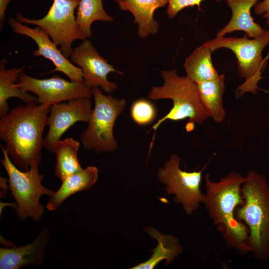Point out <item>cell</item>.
Wrapping results in <instances>:
<instances>
[{
  "instance_id": "obj_1",
  "label": "cell",
  "mask_w": 269,
  "mask_h": 269,
  "mask_svg": "<svg viewBox=\"0 0 269 269\" xmlns=\"http://www.w3.org/2000/svg\"><path fill=\"white\" fill-rule=\"evenodd\" d=\"M50 106L30 102L17 106L0 117V139L13 163L22 171L42 161L43 132L48 126Z\"/></svg>"
},
{
  "instance_id": "obj_6",
  "label": "cell",
  "mask_w": 269,
  "mask_h": 269,
  "mask_svg": "<svg viewBox=\"0 0 269 269\" xmlns=\"http://www.w3.org/2000/svg\"><path fill=\"white\" fill-rule=\"evenodd\" d=\"M95 106L88 125L82 133L80 141L87 150L96 152H109L118 148L114 136L113 128L118 117L124 111L126 100H118L104 95L98 87L92 88Z\"/></svg>"
},
{
  "instance_id": "obj_20",
  "label": "cell",
  "mask_w": 269,
  "mask_h": 269,
  "mask_svg": "<svg viewBox=\"0 0 269 269\" xmlns=\"http://www.w3.org/2000/svg\"><path fill=\"white\" fill-rule=\"evenodd\" d=\"M6 60L2 59L0 62V117L9 111L7 100L11 97L18 98L25 103L37 102V98L30 95L20 89L16 83L19 82V76L25 66L7 69Z\"/></svg>"
},
{
  "instance_id": "obj_23",
  "label": "cell",
  "mask_w": 269,
  "mask_h": 269,
  "mask_svg": "<svg viewBox=\"0 0 269 269\" xmlns=\"http://www.w3.org/2000/svg\"><path fill=\"white\" fill-rule=\"evenodd\" d=\"M76 20L80 30L88 38L91 37V25L94 21L111 22L113 18L104 10L102 0H80Z\"/></svg>"
},
{
  "instance_id": "obj_2",
  "label": "cell",
  "mask_w": 269,
  "mask_h": 269,
  "mask_svg": "<svg viewBox=\"0 0 269 269\" xmlns=\"http://www.w3.org/2000/svg\"><path fill=\"white\" fill-rule=\"evenodd\" d=\"M205 193L203 201L216 230L228 247L243 255L250 253L249 230L236 217L238 207L244 203L241 187L246 176L231 171L218 181H213L209 174L205 176Z\"/></svg>"
},
{
  "instance_id": "obj_28",
  "label": "cell",
  "mask_w": 269,
  "mask_h": 269,
  "mask_svg": "<svg viewBox=\"0 0 269 269\" xmlns=\"http://www.w3.org/2000/svg\"><path fill=\"white\" fill-rule=\"evenodd\" d=\"M8 179L4 177L0 178V199L5 197L7 192V189L8 186L7 185Z\"/></svg>"
},
{
  "instance_id": "obj_32",
  "label": "cell",
  "mask_w": 269,
  "mask_h": 269,
  "mask_svg": "<svg viewBox=\"0 0 269 269\" xmlns=\"http://www.w3.org/2000/svg\"></svg>"
},
{
  "instance_id": "obj_24",
  "label": "cell",
  "mask_w": 269,
  "mask_h": 269,
  "mask_svg": "<svg viewBox=\"0 0 269 269\" xmlns=\"http://www.w3.org/2000/svg\"><path fill=\"white\" fill-rule=\"evenodd\" d=\"M131 117L137 125L143 126L152 123L157 115L154 105L145 99H139L134 101L131 109Z\"/></svg>"
},
{
  "instance_id": "obj_26",
  "label": "cell",
  "mask_w": 269,
  "mask_h": 269,
  "mask_svg": "<svg viewBox=\"0 0 269 269\" xmlns=\"http://www.w3.org/2000/svg\"><path fill=\"white\" fill-rule=\"evenodd\" d=\"M254 10L257 14L261 15L264 13L263 16L269 18V0H264L262 2L257 3Z\"/></svg>"
},
{
  "instance_id": "obj_31",
  "label": "cell",
  "mask_w": 269,
  "mask_h": 269,
  "mask_svg": "<svg viewBox=\"0 0 269 269\" xmlns=\"http://www.w3.org/2000/svg\"><path fill=\"white\" fill-rule=\"evenodd\" d=\"M116 2H117L118 3H119L121 0H115Z\"/></svg>"
},
{
  "instance_id": "obj_29",
  "label": "cell",
  "mask_w": 269,
  "mask_h": 269,
  "mask_svg": "<svg viewBox=\"0 0 269 269\" xmlns=\"http://www.w3.org/2000/svg\"><path fill=\"white\" fill-rule=\"evenodd\" d=\"M7 205L10 206L11 207L15 209H16L17 206V203L16 202L6 203H3V202H0V215H1V212L3 210V209L5 207V206H7Z\"/></svg>"
},
{
  "instance_id": "obj_8",
  "label": "cell",
  "mask_w": 269,
  "mask_h": 269,
  "mask_svg": "<svg viewBox=\"0 0 269 269\" xmlns=\"http://www.w3.org/2000/svg\"><path fill=\"white\" fill-rule=\"evenodd\" d=\"M80 0H53L46 15L40 19H32L16 15L20 23L35 25L45 30L56 45H60L62 54L68 58L75 40H84L86 37L81 32L76 22L74 10Z\"/></svg>"
},
{
  "instance_id": "obj_21",
  "label": "cell",
  "mask_w": 269,
  "mask_h": 269,
  "mask_svg": "<svg viewBox=\"0 0 269 269\" xmlns=\"http://www.w3.org/2000/svg\"><path fill=\"white\" fill-rule=\"evenodd\" d=\"M212 52L206 42L196 48L184 63L186 76L196 83L216 78L219 74L212 63Z\"/></svg>"
},
{
  "instance_id": "obj_9",
  "label": "cell",
  "mask_w": 269,
  "mask_h": 269,
  "mask_svg": "<svg viewBox=\"0 0 269 269\" xmlns=\"http://www.w3.org/2000/svg\"><path fill=\"white\" fill-rule=\"evenodd\" d=\"M180 157L173 154L157 171V179L166 186L168 194L175 196L173 201L181 204L187 215H191L203 204L204 197L201 189L202 174L206 166L199 171L191 172L180 168Z\"/></svg>"
},
{
  "instance_id": "obj_25",
  "label": "cell",
  "mask_w": 269,
  "mask_h": 269,
  "mask_svg": "<svg viewBox=\"0 0 269 269\" xmlns=\"http://www.w3.org/2000/svg\"><path fill=\"white\" fill-rule=\"evenodd\" d=\"M203 0H168L166 13L169 18H174L182 9L189 6L197 5L200 9V3ZM220 1V0H215Z\"/></svg>"
},
{
  "instance_id": "obj_15",
  "label": "cell",
  "mask_w": 269,
  "mask_h": 269,
  "mask_svg": "<svg viewBox=\"0 0 269 269\" xmlns=\"http://www.w3.org/2000/svg\"><path fill=\"white\" fill-rule=\"evenodd\" d=\"M168 3V0H122L118 4L122 10L132 13L138 25V35L145 38L158 30V22L153 17L155 10Z\"/></svg>"
},
{
  "instance_id": "obj_18",
  "label": "cell",
  "mask_w": 269,
  "mask_h": 269,
  "mask_svg": "<svg viewBox=\"0 0 269 269\" xmlns=\"http://www.w3.org/2000/svg\"><path fill=\"white\" fill-rule=\"evenodd\" d=\"M143 230L157 241V245L151 250L153 254L148 260L131 269H153L162 260H165V265H168L182 253L183 247L176 237L162 234L151 227H145Z\"/></svg>"
},
{
  "instance_id": "obj_5",
  "label": "cell",
  "mask_w": 269,
  "mask_h": 269,
  "mask_svg": "<svg viewBox=\"0 0 269 269\" xmlns=\"http://www.w3.org/2000/svg\"><path fill=\"white\" fill-rule=\"evenodd\" d=\"M0 145L3 155L1 162L8 176L9 188L17 205L16 214L21 221L31 217L38 222L44 213L39 202L40 197L51 196L55 192L42 184L44 176L39 172V165L33 164L29 170L22 171L13 163L5 148L1 144Z\"/></svg>"
},
{
  "instance_id": "obj_19",
  "label": "cell",
  "mask_w": 269,
  "mask_h": 269,
  "mask_svg": "<svg viewBox=\"0 0 269 269\" xmlns=\"http://www.w3.org/2000/svg\"><path fill=\"white\" fill-rule=\"evenodd\" d=\"M225 76L219 74L215 79L196 83L200 101L206 112L216 123H221L226 116L223 105Z\"/></svg>"
},
{
  "instance_id": "obj_10",
  "label": "cell",
  "mask_w": 269,
  "mask_h": 269,
  "mask_svg": "<svg viewBox=\"0 0 269 269\" xmlns=\"http://www.w3.org/2000/svg\"><path fill=\"white\" fill-rule=\"evenodd\" d=\"M18 87L37 96V103L52 105L80 98L90 99L92 89L84 81H68L59 75L45 79L31 77L23 71L19 76Z\"/></svg>"
},
{
  "instance_id": "obj_16",
  "label": "cell",
  "mask_w": 269,
  "mask_h": 269,
  "mask_svg": "<svg viewBox=\"0 0 269 269\" xmlns=\"http://www.w3.org/2000/svg\"><path fill=\"white\" fill-rule=\"evenodd\" d=\"M259 0H226L232 10V15L229 23L217 34V37L236 30L246 32L250 37L256 38L264 35L267 30L254 21L251 15V8Z\"/></svg>"
},
{
  "instance_id": "obj_3",
  "label": "cell",
  "mask_w": 269,
  "mask_h": 269,
  "mask_svg": "<svg viewBox=\"0 0 269 269\" xmlns=\"http://www.w3.org/2000/svg\"><path fill=\"white\" fill-rule=\"evenodd\" d=\"M242 185L244 203L237 207L236 217L249 230L248 246L253 256L269 259V184L266 177L248 171Z\"/></svg>"
},
{
  "instance_id": "obj_14",
  "label": "cell",
  "mask_w": 269,
  "mask_h": 269,
  "mask_svg": "<svg viewBox=\"0 0 269 269\" xmlns=\"http://www.w3.org/2000/svg\"><path fill=\"white\" fill-rule=\"evenodd\" d=\"M50 232L44 228L30 244L21 247L0 248V269H18L25 266H40L45 256Z\"/></svg>"
},
{
  "instance_id": "obj_22",
  "label": "cell",
  "mask_w": 269,
  "mask_h": 269,
  "mask_svg": "<svg viewBox=\"0 0 269 269\" xmlns=\"http://www.w3.org/2000/svg\"><path fill=\"white\" fill-rule=\"evenodd\" d=\"M79 147L80 143L72 137L60 140L54 146L52 152L56 156L54 174L61 181L83 169L77 157Z\"/></svg>"
},
{
  "instance_id": "obj_30",
  "label": "cell",
  "mask_w": 269,
  "mask_h": 269,
  "mask_svg": "<svg viewBox=\"0 0 269 269\" xmlns=\"http://www.w3.org/2000/svg\"><path fill=\"white\" fill-rule=\"evenodd\" d=\"M267 23L269 25V18H267ZM269 54L268 55V56L266 58L267 59L269 57Z\"/></svg>"
},
{
  "instance_id": "obj_11",
  "label": "cell",
  "mask_w": 269,
  "mask_h": 269,
  "mask_svg": "<svg viewBox=\"0 0 269 269\" xmlns=\"http://www.w3.org/2000/svg\"><path fill=\"white\" fill-rule=\"evenodd\" d=\"M69 57L73 63L82 69L83 81L88 88L100 87L105 92L111 93L118 88L115 82L108 80L107 76L111 72L121 75L123 73L116 70L101 56L89 40H83L72 50Z\"/></svg>"
},
{
  "instance_id": "obj_27",
  "label": "cell",
  "mask_w": 269,
  "mask_h": 269,
  "mask_svg": "<svg viewBox=\"0 0 269 269\" xmlns=\"http://www.w3.org/2000/svg\"><path fill=\"white\" fill-rule=\"evenodd\" d=\"M11 0H0V29L1 30L5 19L4 14L8 3Z\"/></svg>"
},
{
  "instance_id": "obj_13",
  "label": "cell",
  "mask_w": 269,
  "mask_h": 269,
  "mask_svg": "<svg viewBox=\"0 0 269 269\" xmlns=\"http://www.w3.org/2000/svg\"><path fill=\"white\" fill-rule=\"evenodd\" d=\"M8 23L14 33L26 35L35 42L38 49L32 50L33 56H41L51 61L55 68L50 73L61 72L71 81H84L82 69L74 66L62 54L60 49L57 48V45L50 39V36L45 30L39 26L32 28L23 25L12 17H9Z\"/></svg>"
},
{
  "instance_id": "obj_17",
  "label": "cell",
  "mask_w": 269,
  "mask_h": 269,
  "mask_svg": "<svg viewBox=\"0 0 269 269\" xmlns=\"http://www.w3.org/2000/svg\"><path fill=\"white\" fill-rule=\"evenodd\" d=\"M97 167L89 166L72 174L62 181L59 189L50 196L46 208L49 211L57 209L61 204L73 194L90 189L98 178Z\"/></svg>"
},
{
  "instance_id": "obj_7",
  "label": "cell",
  "mask_w": 269,
  "mask_h": 269,
  "mask_svg": "<svg viewBox=\"0 0 269 269\" xmlns=\"http://www.w3.org/2000/svg\"><path fill=\"white\" fill-rule=\"evenodd\" d=\"M212 51L220 48L231 49L238 60V70L245 81L237 90L238 96L246 92L257 93V84L267 66V59L262 57V51L269 44V30L261 36L249 39L246 34L243 37H221L206 42Z\"/></svg>"
},
{
  "instance_id": "obj_4",
  "label": "cell",
  "mask_w": 269,
  "mask_h": 269,
  "mask_svg": "<svg viewBox=\"0 0 269 269\" xmlns=\"http://www.w3.org/2000/svg\"><path fill=\"white\" fill-rule=\"evenodd\" d=\"M160 74L163 84L152 87L148 98L154 100L171 99L173 106L151 130L155 131L167 120L177 121L188 118V122L194 125L202 124L209 118L200 101L196 83L187 76H179L175 69L162 70Z\"/></svg>"
},
{
  "instance_id": "obj_12",
  "label": "cell",
  "mask_w": 269,
  "mask_h": 269,
  "mask_svg": "<svg viewBox=\"0 0 269 269\" xmlns=\"http://www.w3.org/2000/svg\"><path fill=\"white\" fill-rule=\"evenodd\" d=\"M92 112L89 98H77L51 105L47 119L49 130L44 147L52 152L55 144L70 127L79 121L88 123Z\"/></svg>"
}]
</instances>
